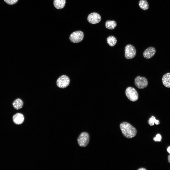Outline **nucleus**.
<instances>
[{"label":"nucleus","instance_id":"obj_1","mask_svg":"<svg viewBox=\"0 0 170 170\" xmlns=\"http://www.w3.org/2000/svg\"><path fill=\"white\" fill-rule=\"evenodd\" d=\"M119 127L123 135L127 138H131L136 135L137 131L136 128L128 122H122Z\"/></svg>","mask_w":170,"mask_h":170},{"label":"nucleus","instance_id":"obj_2","mask_svg":"<svg viewBox=\"0 0 170 170\" xmlns=\"http://www.w3.org/2000/svg\"><path fill=\"white\" fill-rule=\"evenodd\" d=\"M89 140V136L88 133L83 132L79 135L77 139L78 143L81 147H85L88 144Z\"/></svg>","mask_w":170,"mask_h":170},{"label":"nucleus","instance_id":"obj_3","mask_svg":"<svg viewBox=\"0 0 170 170\" xmlns=\"http://www.w3.org/2000/svg\"><path fill=\"white\" fill-rule=\"evenodd\" d=\"M125 93L127 98L130 101L135 102L138 100V94L134 88L131 87H128L126 90Z\"/></svg>","mask_w":170,"mask_h":170},{"label":"nucleus","instance_id":"obj_4","mask_svg":"<svg viewBox=\"0 0 170 170\" xmlns=\"http://www.w3.org/2000/svg\"><path fill=\"white\" fill-rule=\"evenodd\" d=\"M125 56L127 59L134 58L136 54V50L135 47L131 44L127 45L125 48Z\"/></svg>","mask_w":170,"mask_h":170},{"label":"nucleus","instance_id":"obj_5","mask_svg":"<svg viewBox=\"0 0 170 170\" xmlns=\"http://www.w3.org/2000/svg\"><path fill=\"white\" fill-rule=\"evenodd\" d=\"M70 79L66 75H62L59 77L57 79L56 83L57 86L61 88H64L69 84Z\"/></svg>","mask_w":170,"mask_h":170},{"label":"nucleus","instance_id":"obj_6","mask_svg":"<svg viewBox=\"0 0 170 170\" xmlns=\"http://www.w3.org/2000/svg\"><path fill=\"white\" fill-rule=\"evenodd\" d=\"M84 34L81 31H77L72 33L70 35V41L74 43H78L81 42L83 39Z\"/></svg>","mask_w":170,"mask_h":170},{"label":"nucleus","instance_id":"obj_7","mask_svg":"<svg viewBox=\"0 0 170 170\" xmlns=\"http://www.w3.org/2000/svg\"><path fill=\"white\" fill-rule=\"evenodd\" d=\"M134 83L138 88L142 89L145 88L147 86L148 81L145 77L138 76L135 79Z\"/></svg>","mask_w":170,"mask_h":170},{"label":"nucleus","instance_id":"obj_8","mask_svg":"<svg viewBox=\"0 0 170 170\" xmlns=\"http://www.w3.org/2000/svg\"><path fill=\"white\" fill-rule=\"evenodd\" d=\"M87 19L88 22L93 24H97L101 20L100 15L98 13L94 12L90 14L88 16Z\"/></svg>","mask_w":170,"mask_h":170},{"label":"nucleus","instance_id":"obj_9","mask_svg":"<svg viewBox=\"0 0 170 170\" xmlns=\"http://www.w3.org/2000/svg\"><path fill=\"white\" fill-rule=\"evenodd\" d=\"M156 52L155 48L153 47H149L145 49L143 55L144 58L149 59L152 57Z\"/></svg>","mask_w":170,"mask_h":170},{"label":"nucleus","instance_id":"obj_10","mask_svg":"<svg viewBox=\"0 0 170 170\" xmlns=\"http://www.w3.org/2000/svg\"><path fill=\"white\" fill-rule=\"evenodd\" d=\"M24 119L23 115L21 113H18L15 114L13 117L14 123L16 124L20 125L22 123Z\"/></svg>","mask_w":170,"mask_h":170},{"label":"nucleus","instance_id":"obj_11","mask_svg":"<svg viewBox=\"0 0 170 170\" xmlns=\"http://www.w3.org/2000/svg\"><path fill=\"white\" fill-rule=\"evenodd\" d=\"M163 85L167 88H170V73H168L164 75L162 78Z\"/></svg>","mask_w":170,"mask_h":170},{"label":"nucleus","instance_id":"obj_12","mask_svg":"<svg viewBox=\"0 0 170 170\" xmlns=\"http://www.w3.org/2000/svg\"><path fill=\"white\" fill-rule=\"evenodd\" d=\"M66 3V0H54V5L56 8L60 9L64 7Z\"/></svg>","mask_w":170,"mask_h":170},{"label":"nucleus","instance_id":"obj_13","mask_svg":"<svg viewBox=\"0 0 170 170\" xmlns=\"http://www.w3.org/2000/svg\"><path fill=\"white\" fill-rule=\"evenodd\" d=\"M23 102L20 99L18 98L15 100L13 103L14 108L16 110H19L22 107Z\"/></svg>","mask_w":170,"mask_h":170},{"label":"nucleus","instance_id":"obj_14","mask_svg":"<svg viewBox=\"0 0 170 170\" xmlns=\"http://www.w3.org/2000/svg\"><path fill=\"white\" fill-rule=\"evenodd\" d=\"M117 23L114 21L108 20L105 23L106 27L109 30L115 29L117 26Z\"/></svg>","mask_w":170,"mask_h":170},{"label":"nucleus","instance_id":"obj_15","mask_svg":"<svg viewBox=\"0 0 170 170\" xmlns=\"http://www.w3.org/2000/svg\"><path fill=\"white\" fill-rule=\"evenodd\" d=\"M106 41L107 43L111 47L114 46L117 42L116 38L113 36H109L107 38Z\"/></svg>","mask_w":170,"mask_h":170},{"label":"nucleus","instance_id":"obj_16","mask_svg":"<svg viewBox=\"0 0 170 170\" xmlns=\"http://www.w3.org/2000/svg\"><path fill=\"white\" fill-rule=\"evenodd\" d=\"M139 5L142 9L145 10L149 8V4L146 0H140L139 2Z\"/></svg>","mask_w":170,"mask_h":170},{"label":"nucleus","instance_id":"obj_17","mask_svg":"<svg viewBox=\"0 0 170 170\" xmlns=\"http://www.w3.org/2000/svg\"><path fill=\"white\" fill-rule=\"evenodd\" d=\"M148 123L149 125L151 126L154 125L155 123L156 125H158L159 124L160 122L158 120H156L155 117L153 116H152L149 119L148 121Z\"/></svg>","mask_w":170,"mask_h":170},{"label":"nucleus","instance_id":"obj_18","mask_svg":"<svg viewBox=\"0 0 170 170\" xmlns=\"http://www.w3.org/2000/svg\"><path fill=\"white\" fill-rule=\"evenodd\" d=\"M4 0L8 4L12 5L16 3L18 0Z\"/></svg>","mask_w":170,"mask_h":170},{"label":"nucleus","instance_id":"obj_19","mask_svg":"<svg viewBox=\"0 0 170 170\" xmlns=\"http://www.w3.org/2000/svg\"><path fill=\"white\" fill-rule=\"evenodd\" d=\"M162 137L161 135L159 134H157L156 137L153 138V140L155 141L159 142L162 139Z\"/></svg>","mask_w":170,"mask_h":170},{"label":"nucleus","instance_id":"obj_20","mask_svg":"<svg viewBox=\"0 0 170 170\" xmlns=\"http://www.w3.org/2000/svg\"><path fill=\"white\" fill-rule=\"evenodd\" d=\"M168 152L170 154V146L168 147L167 149Z\"/></svg>","mask_w":170,"mask_h":170},{"label":"nucleus","instance_id":"obj_21","mask_svg":"<svg viewBox=\"0 0 170 170\" xmlns=\"http://www.w3.org/2000/svg\"><path fill=\"white\" fill-rule=\"evenodd\" d=\"M168 160L169 163H170V154L168 157Z\"/></svg>","mask_w":170,"mask_h":170},{"label":"nucleus","instance_id":"obj_22","mask_svg":"<svg viewBox=\"0 0 170 170\" xmlns=\"http://www.w3.org/2000/svg\"><path fill=\"white\" fill-rule=\"evenodd\" d=\"M138 170H146V169L144 168H139V169H138Z\"/></svg>","mask_w":170,"mask_h":170}]
</instances>
